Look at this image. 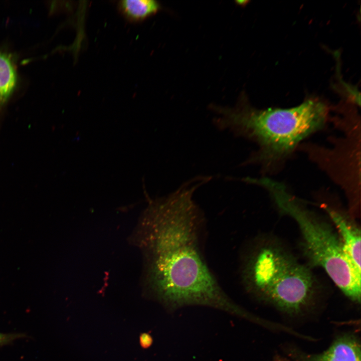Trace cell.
I'll use <instances>...</instances> for the list:
<instances>
[{"instance_id": "cell-7", "label": "cell", "mask_w": 361, "mask_h": 361, "mask_svg": "<svg viewBox=\"0 0 361 361\" xmlns=\"http://www.w3.org/2000/svg\"><path fill=\"white\" fill-rule=\"evenodd\" d=\"M17 81V72L12 58L7 54L0 51V106L12 95Z\"/></svg>"}, {"instance_id": "cell-10", "label": "cell", "mask_w": 361, "mask_h": 361, "mask_svg": "<svg viewBox=\"0 0 361 361\" xmlns=\"http://www.w3.org/2000/svg\"><path fill=\"white\" fill-rule=\"evenodd\" d=\"M140 343L143 348H147L151 345L152 338L149 334L143 333L140 336Z\"/></svg>"}, {"instance_id": "cell-6", "label": "cell", "mask_w": 361, "mask_h": 361, "mask_svg": "<svg viewBox=\"0 0 361 361\" xmlns=\"http://www.w3.org/2000/svg\"><path fill=\"white\" fill-rule=\"evenodd\" d=\"M289 355L296 361H360V345L356 337L344 334L337 337L324 351L310 354L292 348Z\"/></svg>"}, {"instance_id": "cell-2", "label": "cell", "mask_w": 361, "mask_h": 361, "mask_svg": "<svg viewBox=\"0 0 361 361\" xmlns=\"http://www.w3.org/2000/svg\"><path fill=\"white\" fill-rule=\"evenodd\" d=\"M241 284L248 294L291 315L314 306L321 291L317 277L276 238L257 236L239 253Z\"/></svg>"}, {"instance_id": "cell-3", "label": "cell", "mask_w": 361, "mask_h": 361, "mask_svg": "<svg viewBox=\"0 0 361 361\" xmlns=\"http://www.w3.org/2000/svg\"><path fill=\"white\" fill-rule=\"evenodd\" d=\"M218 117L214 122L221 130L228 129L237 136L256 142L259 149L245 164L264 165L284 159L301 140L325 125L329 112L327 105L316 98H310L289 108L257 109L245 97L234 108L212 106Z\"/></svg>"}, {"instance_id": "cell-11", "label": "cell", "mask_w": 361, "mask_h": 361, "mask_svg": "<svg viewBox=\"0 0 361 361\" xmlns=\"http://www.w3.org/2000/svg\"><path fill=\"white\" fill-rule=\"evenodd\" d=\"M271 361H289L285 357H283L282 356H279V355H276L274 357H273V359Z\"/></svg>"}, {"instance_id": "cell-4", "label": "cell", "mask_w": 361, "mask_h": 361, "mask_svg": "<svg viewBox=\"0 0 361 361\" xmlns=\"http://www.w3.org/2000/svg\"><path fill=\"white\" fill-rule=\"evenodd\" d=\"M256 184L269 193L278 210L292 218L301 234V248L310 267L323 269L349 299L360 303L361 272L352 264L330 222L308 209L284 185L267 177Z\"/></svg>"}, {"instance_id": "cell-1", "label": "cell", "mask_w": 361, "mask_h": 361, "mask_svg": "<svg viewBox=\"0 0 361 361\" xmlns=\"http://www.w3.org/2000/svg\"><path fill=\"white\" fill-rule=\"evenodd\" d=\"M208 182L195 177L152 200L142 214L132 240L143 256L144 288L168 310L203 306L246 319L248 311L225 292L205 256L207 220L193 196Z\"/></svg>"}, {"instance_id": "cell-9", "label": "cell", "mask_w": 361, "mask_h": 361, "mask_svg": "<svg viewBox=\"0 0 361 361\" xmlns=\"http://www.w3.org/2000/svg\"><path fill=\"white\" fill-rule=\"evenodd\" d=\"M25 337L26 335L23 333H4L0 332V347L9 344L17 339Z\"/></svg>"}, {"instance_id": "cell-5", "label": "cell", "mask_w": 361, "mask_h": 361, "mask_svg": "<svg viewBox=\"0 0 361 361\" xmlns=\"http://www.w3.org/2000/svg\"><path fill=\"white\" fill-rule=\"evenodd\" d=\"M320 207L338 234L350 261L361 272L360 230L354 217L351 213L332 204L322 203Z\"/></svg>"}, {"instance_id": "cell-8", "label": "cell", "mask_w": 361, "mask_h": 361, "mask_svg": "<svg viewBox=\"0 0 361 361\" xmlns=\"http://www.w3.org/2000/svg\"><path fill=\"white\" fill-rule=\"evenodd\" d=\"M119 5L123 15L134 21L143 20L159 9V4L153 0H123Z\"/></svg>"}]
</instances>
